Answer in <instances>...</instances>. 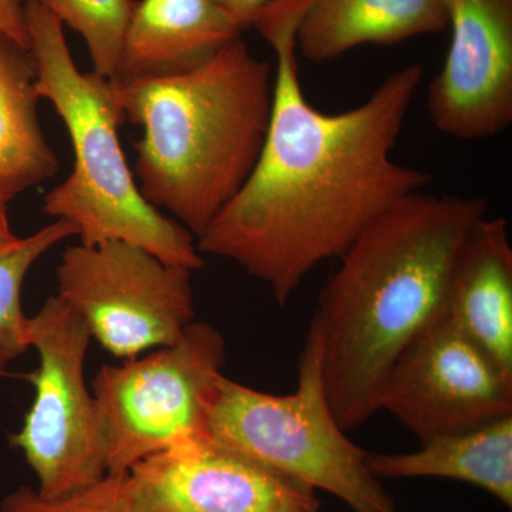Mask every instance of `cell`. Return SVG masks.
<instances>
[{
  "label": "cell",
  "instance_id": "6da1fadb",
  "mask_svg": "<svg viewBox=\"0 0 512 512\" xmlns=\"http://www.w3.org/2000/svg\"><path fill=\"white\" fill-rule=\"evenodd\" d=\"M309 2L275 0L252 23L276 57L268 131L247 183L197 239L201 254L264 282L279 306L316 266L340 258L383 211L430 180L393 158L423 67L396 70L355 109H315L296 47Z\"/></svg>",
  "mask_w": 512,
  "mask_h": 512
},
{
  "label": "cell",
  "instance_id": "7a4b0ae2",
  "mask_svg": "<svg viewBox=\"0 0 512 512\" xmlns=\"http://www.w3.org/2000/svg\"><path fill=\"white\" fill-rule=\"evenodd\" d=\"M488 212L483 198H400L340 256L318 296V335L326 396L343 430L379 412L394 363L447 313L458 252Z\"/></svg>",
  "mask_w": 512,
  "mask_h": 512
},
{
  "label": "cell",
  "instance_id": "3957f363",
  "mask_svg": "<svg viewBox=\"0 0 512 512\" xmlns=\"http://www.w3.org/2000/svg\"><path fill=\"white\" fill-rule=\"evenodd\" d=\"M113 84L126 120L143 127L134 165L141 194L200 238L261 154L274 93L271 64L239 36L188 72Z\"/></svg>",
  "mask_w": 512,
  "mask_h": 512
},
{
  "label": "cell",
  "instance_id": "277c9868",
  "mask_svg": "<svg viewBox=\"0 0 512 512\" xmlns=\"http://www.w3.org/2000/svg\"><path fill=\"white\" fill-rule=\"evenodd\" d=\"M36 92L55 107L72 141L73 171L45 197L43 212L76 228L80 244L123 241L161 261L198 271L197 239L148 204L128 167L119 128L126 121L114 84L74 63L63 25L39 2L25 0Z\"/></svg>",
  "mask_w": 512,
  "mask_h": 512
},
{
  "label": "cell",
  "instance_id": "5b68a950",
  "mask_svg": "<svg viewBox=\"0 0 512 512\" xmlns=\"http://www.w3.org/2000/svg\"><path fill=\"white\" fill-rule=\"evenodd\" d=\"M212 439L264 466L335 495L353 512H396L367 451L339 426L326 396L320 345L309 328L295 392L276 396L222 375L208 412Z\"/></svg>",
  "mask_w": 512,
  "mask_h": 512
},
{
  "label": "cell",
  "instance_id": "8992f818",
  "mask_svg": "<svg viewBox=\"0 0 512 512\" xmlns=\"http://www.w3.org/2000/svg\"><path fill=\"white\" fill-rule=\"evenodd\" d=\"M227 360L224 336L195 319L173 345L103 365L92 380L106 440L107 473L208 434V412Z\"/></svg>",
  "mask_w": 512,
  "mask_h": 512
},
{
  "label": "cell",
  "instance_id": "52a82bcc",
  "mask_svg": "<svg viewBox=\"0 0 512 512\" xmlns=\"http://www.w3.org/2000/svg\"><path fill=\"white\" fill-rule=\"evenodd\" d=\"M90 342L86 323L57 295L30 318L39 366L23 379L35 397L9 443L25 457L45 497L76 493L109 474L99 407L86 382Z\"/></svg>",
  "mask_w": 512,
  "mask_h": 512
},
{
  "label": "cell",
  "instance_id": "ba28073f",
  "mask_svg": "<svg viewBox=\"0 0 512 512\" xmlns=\"http://www.w3.org/2000/svg\"><path fill=\"white\" fill-rule=\"evenodd\" d=\"M194 271L123 241L73 245L56 269L57 296L117 359L173 345L195 320Z\"/></svg>",
  "mask_w": 512,
  "mask_h": 512
},
{
  "label": "cell",
  "instance_id": "9c48e42d",
  "mask_svg": "<svg viewBox=\"0 0 512 512\" xmlns=\"http://www.w3.org/2000/svg\"><path fill=\"white\" fill-rule=\"evenodd\" d=\"M382 410L423 444L512 416V376L446 313L394 363L380 394Z\"/></svg>",
  "mask_w": 512,
  "mask_h": 512
},
{
  "label": "cell",
  "instance_id": "30bf717a",
  "mask_svg": "<svg viewBox=\"0 0 512 512\" xmlns=\"http://www.w3.org/2000/svg\"><path fill=\"white\" fill-rule=\"evenodd\" d=\"M124 488L134 512H320L316 490L210 434L134 464Z\"/></svg>",
  "mask_w": 512,
  "mask_h": 512
},
{
  "label": "cell",
  "instance_id": "8fae6325",
  "mask_svg": "<svg viewBox=\"0 0 512 512\" xmlns=\"http://www.w3.org/2000/svg\"><path fill=\"white\" fill-rule=\"evenodd\" d=\"M451 42L431 80L427 111L457 140L497 136L512 123V0H448Z\"/></svg>",
  "mask_w": 512,
  "mask_h": 512
},
{
  "label": "cell",
  "instance_id": "7c38bea8",
  "mask_svg": "<svg viewBox=\"0 0 512 512\" xmlns=\"http://www.w3.org/2000/svg\"><path fill=\"white\" fill-rule=\"evenodd\" d=\"M239 36L215 0H136L111 82L188 72Z\"/></svg>",
  "mask_w": 512,
  "mask_h": 512
},
{
  "label": "cell",
  "instance_id": "4fadbf2b",
  "mask_svg": "<svg viewBox=\"0 0 512 512\" xmlns=\"http://www.w3.org/2000/svg\"><path fill=\"white\" fill-rule=\"evenodd\" d=\"M447 315L512 376V247L507 221L485 215L458 252Z\"/></svg>",
  "mask_w": 512,
  "mask_h": 512
},
{
  "label": "cell",
  "instance_id": "5bb4252c",
  "mask_svg": "<svg viewBox=\"0 0 512 512\" xmlns=\"http://www.w3.org/2000/svg\"><path fill=\"white\" fill-rule=\"evenodd\" d=\"M448 26V0H311L296 32L298 55L329 62L363 45H397Z\"/></svg>",
  "mask_w": 512,
  "mask_h": 512
},
{
  "label": "cell",
  "instance_id": "9a60e30c",
  "mask_svg": "<svg viewBox=\"0 0 512 512\" xmlns=\"http://www.w3.org/2000/svg\"><path fill=\"white\" fill-rule=\"evenodd\" d=\"M367 466L380 481L421 477L463 481L511 508L512 416L434 437L413 453H369Z\"/></svg>",
  "mask_w": 512,
  "mask_h": 512
},
{
  "label": "cell",
  "instance_id": "2e32d148",
  "mask_svg": "<svg viewBox=\"0 0 512 512\" xmlns=\"http://www.w3.org/2000/svg\"><path fill=\"white\" fill-rule=\"evenodd\" d=\"M29 46L0 30V198L10 202L59 171L39 120Z\"/></svg>",
  "mask_w": 512,
  "mask_h": 512
},
{
  "label": "cell",
  "instance_id": "e0dca14e",
  "mask_svg": "<svg viewBox=\"0 0 512 512\" xmlns=\"http://www.w3.org/2000/svg\"><path fill=\"white\" fill-rule=\"evenodd\" d=\"M77 237L76 228L56 220L35 234L0 245V377L10 375V363L32 349L30 318L22 308V286L30 268L59 242Z\"/></svg>",
  "mask_w": 512,
  "mask_h": 512
},
{
  "label": "cell",
  "instance_id": "ac0fdd59",
  "mask_svg": "<svg viewBox=\"0 0 512 512\" xmlns=\"http://www.w3.org/2000/svg\"><path fill=\"white\" fill-rule=\"evenodd\" d=\"M62 25L86 42L93 72L113 80L136 0H39Z\"/></svg>",
  "mask_w": 512,
  "mask_h": 512
},
{
  "label": "cell",
  "instance_id": "d6986e66",
  "mask_svg": "<svg viewBox=\"0 0 512 512\" xmlns=\"http://www.w3.org/2000/svg\"><path fill=\"white\" fill-rule=\"evenodd\" d=\"M0 512H134L128 503L124 474H107L99 483L63 495L45 497L36 488L22 485L0 501Z\"/></svg>",
  "mask_w": 512,
  "mask_h": 512
},
{
  "label": "cell",
  "instance_id": "ffe728a7",
  "mask_svg": "<svg viewBox=\"0 0 512 512\" xmlns=\"http://www.w3.org/2000/svg\"><path fill=\"white\" fill-rule=\"evenodd\" d=\"M0 30L23 46H29L25 0H0Z\"/></svg>",
  "mask_w": 512,
  "mask_h": 512
},
{
  "label": "cell",
  "instance_id": "44dd1931",
  "mask_svg": "<svg viewBox=\"0 0 512 512\" xmlns=\"http://www.w3.org/2000/svg\"><path fill=\"white\" fill-rule=\"evenodd\" d=\"M215 2L242 33L252 28L256 15L275 0H215Z\"/></svg>",
  "mask_w": 512,
  "mask_h": 512
},
{
  "label": "cell",
  "instance_id": "7402d4cb",
  "mask_svg": "<svg viewBox=\"0 0 512 512\" xmlns=\"http://www.w3.org/2000/svg\"><path fill=\"white\" fill-rule=\"evenodd\" d=\"M8 204L9 202L0 198V245L18 238V235L12 231V228H10Z\"/></svg>",
  "mask_w": 512,
  "mask_h": 512
}]
</instances>
